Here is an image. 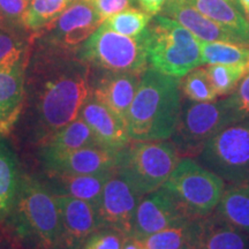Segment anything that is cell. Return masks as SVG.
<instances>
[{"instance_id": "obj_24", "label": "cell", "mask_w": 249, "mask_h": 249, "mask_svg": "<svg viewBox=\"0 0 249 249\" xmlns=\"http://www.w3.org/2000/svg\"><path fill=\"white\" fill-rule=\"evenodd\" d=\"M20 180L17 156L0 134V220L13 211Z\"/></svg>"}, {"instance_id": "obj_35", "label": "cell", "mask_w": 249, "mask_h": 249, "mask_svg": "<svg viewBox=\"0 0 249 249\" xmlns=\"http://www.w3.org/2000/svg\"><path fill=\"white\" fill-rule=\"evenodd\" d=\"M87 1L91 4L99 17L105 21L112 15L133 7L136 0H87Z\"/></svg>"}, {"instance_id": "obj_8", "label": "cell", "mask_w": 249, "mask_h": 249, "mask_svg": "<svg viewBox=\"0 0 249 249\" xmlns=\"http://www.w3.org/2000/svg\"><path fill=\"white\" fill-rule=\"evenodd\" d=\"M192 219L213 213L226 183L194 158H181L163 185Z\"/></svg>"}, {"instance_id": "obj_39", "label": "cell", "mask_w": 249, "mask_h": 249, "mask_svg": "<svg viewBox=\"0 0 249 249\" xmlns=\"http://www.w3.org/2000/svg\"><path fill=\"white\" fill-rule=\"evenodd\" d=\"M240 4L244 12H247L249 9V0H240Z\"/></svg>"}, {"instance_id": "obj_5", "label": "cell", "mask_w": 249, "mask_h": 249, "mask_svg": "<svg viewBox=\"0 0 249 249\" xmlns=\"http://www.w3.org/2000/svg\"><path fill=\"white\" fill-rule=\"evenodd\" d=\"M169 140L134 141L119 152L116 171L142 196L160 188L180 161Z\"/></svg>"}, {"instance_id": "obj_3", "label": "cell", "mask_w": 249, "mask_h": 249, "mask_svg": "<svg viewBox=\"0 0 249 249\" xmlns=\"http://www.w3.org/2000/svg\"><path fill=\"white\" fill-rule=\"evenodd\" d=\"M11 214L21 238L42 249H65L60 213L54 194L29 176L21 177Z\"/></svg>"}, {"instance_id": "obj_43", "label": "cell", "mask_w": 249, "mask_h": 249, "mask_svg": "<svg viewBox=\"0 0 249 249\" xmlns=\"http://www.w3.org/2000/svg\"><path fill=\"white\" fill-rule=\"evenodd\" d=\"M187 249H195V248H193V247H189V248H187Z\"/></svg>"}, {"instance_id": "obj_18", "label": "cell", "mask_w": 249, "mask_h": 249, "mask_svg": "<svg viewBox=\"0 0 249 249\" xmlns=\"http://www.w3.org/2000/svg\"><path fill=\"white\" fill-rule=\"evenodd\" d=\"M160 13L177 21L200 40L241 44L240 40L226 28L200 13L186 0H167Z\"/></svg>"}, {"instance_id": "obj_19", "label": "cell", "mask_w": 249, "mask_h": 249, "mask_svg": "<svg viewBox=\"0 0 249 249\" xmlns=\"http://www.w3.org/2000/svg\"><path fill=\"white\" fill-rule=\"evenodd\" d=\"M20 65L0 70V134L17 123L26 101V70Z\"/></svg>"}, {"instance_id": "obj_20", "label": "cell", "mask_w": 249, "mask_h": 249, "mask_svg": "<svg viewBox=\"0 0 249 249\" xmlns=\"http://www.w3.org/2000/svg\"><path fill=\"white\" fill-rule=\"evenodd\" d=\"M114 171L79 176H50L54 181L53 188L50 191H55V195H67L86 201L97 209L105 183Z\"/></svg>"}, {"instance_id": "obj_41", "label": "cell", "mask_w": 249, "mask_h": 249, "mask_svg": "<svg viewBox=\"0 0 249 249\" xmlns=\"http://www.w3.org/2000/svg\"><path fill=\"white\" fill-rule=\"evenodd\" d=\"M245 15H246V18H247V20L249 21V9L247 12H245Z\"/></svg>"}, {"instance_id": "obj_6", "label": "cell", "mask_w": 249, "mask_h": 249, "mask_svg": "<svg viewBox=\"0 0 249 249\" xmlns=\"http://www.w3.org/2000/svg\"><path fill=\"white\" fill-rule=\"evenodd\" d=\"M239 121L226 98L213 102H181L179 119L170 141L180 158H195L208 141L230 124Z\"/></svg>"}, {"instance_id": "obj_14", "label": "cell", "mask_w": 249, "mask_h": 249, "mask_svg": "<svg viewBox=\"0 0 249 249\" xmlns=\"http://www.w3.org/2000/svg\"><path fill=\"white\" fill-rule=\"evenodd\" d=\"M119 152L108 150L101 145H91L43 160L50 176H79L95 174L117 169Z\"/></svg>"}, {"instance_id": "obj_25", "label": "cell", "mask_w": 249, "mask_h": 249, "mask_svg": "<svg viewBox=\"0 0 249 249\" xmlns=\"http://www.w3.org/2000/svg\"><path fill=\"white\" fill-rule=\"evenodd\" d=\"M35 40L27 31L0 27V70L28 65Z\"/></svg>"}, {"instance_id": "obj_27", "label": "cell", "mask_w": 249, "mask_h": 249, "mask_svg": "<svg viewBox=\"0 0 249 249\" xmlns=\"http://www.w3.org/2000/svg\"><path fill=\"white\" fill-rule=\"evenodd\" d=\"M203 64L249 65V46L226 42L200 40Z\"/></svg>"}, {"instance_id": "obj_37", "label": "cell", "mask_w": 249, "mask_h": 249, "mask_svg": "<svg viewBox=\"0 0 249 249\" xmlns=\"http://www.w3.org/2000/svg\"><path fill=\"white\" fill-rule=\"evenodd\" d=\"M123 249H145L142 240L134 238V236H126L124 239Z\"/></svg>"}, {"instance_id": "obj_10", "label": "cell", "mask_w": 249, "mask_h": 249, "mask_svg": "<svg viewBox=\"0 0 249 249\" xmlns=\"http://www.w3.org/2000/svg\"><path fill=\"white\" fill-rule=\"evenodd\" d=\"M191 220L194 219L189 217L177 198L161 186L141 198L135 213L130 236L143 240L154 233Z\"/></svg>"}, {"instance_id": "obj_12", "label": "cell", "mask_w": 249, "mask_h": 249, "mask_svg": "<svg viewBox=\"0 0 249 249\" xmlns=\"http://www.w3.org/2000/svg\"><path fill=\"white\" fill-rule=\"evenodd\" d=\"M104 20L87 0H74L39 39L60 48L77 50Z\"/></svg>"}, {"instance_id": "obj_34", "label": "cell", "mask_w": 249, "mask_h": 249, "mask_svg": "<svg viewBox=\"0 0 249 249\" xmlns=\"http://www.w3.org/2000/svg\"><path fill=\"white\" fill-rule=\"evenodd\" d=\"M226 101L238 120L249 118V71L242 77L234 91L227 96Z\"/></svg>"}, {"instance_id": "obj_15", "label": "cell", "mask_w": 249, "mask_h": 249, "mask_svg": "<svg viewBox=\"0 0 249 249\" xmlns=\"http://www.w3.org/2000/svg\"><path fill=\"white\" fill-rule=\"evenodd\" d=\"M60 213L65 249H80L87 239L102 229L98 211L88 202L67 195H55Z\"/></svg>"}, {"instance_id": "obj_13", "label": "cell", "mask_w": 249, "mask_h": 249, "mask_svg": "<svg viewBox=\"0 0 249 249\" xmlns=\"http://www.w3.org/2000/svg\"><path fill=\"white\" fill-rule=\"evenodd\" d=\"M141 74L102 71L91 81V95L127 124L128 111L139 88Z\"/></svg>"}, {"instance_id": "obj_42", "label": "cell", "mask_w": 249, "mask_h": 249, "mask_svg": "<svg viewBox=\"0 0 249 249\" xmlns=\"http://www.w3.org/2000/svg\"><path fill=\"white\" fill-rule=\"evenodd\" d=\"M0 249H4V247H2V242H1V239H0Z\"/></svg>"}, {"instance_id": "obj_9", "label": "cell", "mask_w": 249, "mask_h": 249, "mask_svg": "<svg viewBox=\"0 0 249 249\" xmlns=\"http://www.w3.org/2000/svg\"><path fill=\"white\" fill-rule=\"evenodd\" d=\"M195 160L225 183L249 179V118L224 127Z\"/></svg>"}, {"instance_id": "obj_11", "label": "cell", "mask_w": 249, "mask_h": 249, "mask_svg": "<svg viewBox=\"0 0 249 249\" xmlns=\"http://www.w3.org/2000/svg\"><path fill=\"white\" fill-rule=\"evenodd\" d=\"M143 196L117 171L105 183L97 208L102 227L116 230L130 236L138 205Z\"/></svg>"}, {"instance_id": "obj_40", "label": "cell", "mask_w": 249, "mask_h": 249, "mask_svg": "<svg viewBox=\"0 0 249 249\" xmlns=\"http://www.w3.org/2000/svg\"><path fill=\"white\" fill-rule=\"evenodd\" d=\"M1 26H7V24H6L5 22H4V20H2V18L0 17V27Z\"/></svg>"}, {"instance_id": "obj_23", "label": "cell", "mask_w": 249, "mask_h": 249, "mask_svg": "<svg viewBox=\"0 0 249 249\" xmlns=\"http://www.w3.org/2000/svg\"><path fill=\"white\" fill-rule=\"evenodd\" d=\"M213 213L249 235V179L227 183Z\"/></svg>"}, {"instance_id": "obj_22", "label": "cell", "mask_w": 249, "mask_h": 249, "mask_svg": "<svg viewBox=\"0 0 249 249\" xmlns=\"http://www.w3.org/2000/svg\"><path fill=\"white\" fill-rule=\"evenodd\" d=\"M200 13L226 28L242 45L249 46V21L226 0H186Z\"/></svg>"}, {"instance_id": "obj_38", "label": "cell", "mask_w": 249, "mask_h": 249, "mask_svg": "<svg viewBox=\"0 0 249 249\" xmlns=\"http://www.w3.org/2000/svg\"><path fill=\"white\" fill-rule=\"evenodd\" d=\"M226 1H229L230 4L231 5H233L234 6V7L238 9V11H240L241 13H244L245 14V12H244V9H242V7H241V4H240V0H226Z\"/></svg>"}, {"instance_id": "obj_26", "label": "cell", "mask_w": 249, "mask_h": 249, "mask_svg": "<svg viewBox=\"0 0 249 249\" xmlns=\"http://www.w3.org/2000/svg\"><path fill=\"white\" fill-rule=\"evenodd\" d=\"M74 0H30L26 30L34 38L43 36Z\"/></svg>"}, {"instance_id": "obj_17", "label": "cell", "mask_w": 249, "mask_h": 249, "mask_svg": "<svg viewBox=\"0 0 249 249\" xmlns=\"http://www.w3.org/2000/svg\"><path fill=\"white\" fill-rule=\"evenodd\" d=\"M80 117L90 127L101 147L120 151L130 142L126 123L96 101L92 95L89 96L83 105Z\"/></svg>"}, {"instance_id": "obj_16", "label": "cell", "mask_w": 249, "mask_h": 249, "mask_svg": "<svg viewBox=\"0 0 249 249\" xmlns=\"http://www.w3.org/2000/svg\"><path fill=\"white\" fill-rule=\"evenodd\" d=\"M192 247L195 249H249V235L218 214L192 220Z\"/></svg>"}, {"instance_id": "obj_21", "label": "cell", "mask_w": 249, "mask_h": 249, "mask_svg": "<svg viewBox=\"0 0 249 249\" xmlns=\"http://www.w3.org/2000/svg\"><path fill=\"white\" fill-rule=\"evenodd\" d=\"M91 145L99 144L90 127L79 116L77 119L45 140L44 147L42 149V160L66 155L68 152Z\"/></svg>"}, {"instance_id": "obj_28", "label": "cell", "mask_w": 249, "mask_h": 249, "mask_svg": "<svg viewBox=\"0 0 249 249\" xmlns=\"http://www.w3.org/2000/svg\"><path fill=\"white\" fill-rule=\"evenodd\" d=\"M151 18L152 15L143 9L130 7L120 13L112 15L111 18L104 21V24L121 35L138 38L144 35Z\"/></svg>"}, {"instance_id": "obj_36", "label": "cell", "mask_w": 249, "mask_h": 249, "mask_svg": "<svg viewBox=\"0 0 249 249\" xmlns=\"http://www.w3.org/2000/svg\"><path fill=\"white\" fill-rule=\"evenodd\" d=\"M166 1L167 0H136V2L140 5L141 9L152 15V17L160 14L161 9H163Z\"/></svg>"}, {"instance_id": "obj_29", "label": "cell", "mask_w": 249, "mask_h": 249, "mask_svg": "<svg viewBox=\"0 0 249 249\" xmlns=\"http://www.w3.org/2000/svg\"><path fill=\"white\" fill-rule=\"evenodd\" d=\"M204 68L218 97L231 95L242 77L249 71V65L210 64Z\"/></svg>"}, {"instance_id": "obj_7", "label": "cell", "mask_w": 249, "mask_h": 249, "mask_svg": "<svg viewBox=\"0 0 249 249\" xmlns=\"http://www.w3.org/2000/svg\"><path fill=\"white\" fill-rule=\"evenodd\" d=\"M77 54L90 67L101 71L142 74L149 67L144 35L124 36L104 23L77 49Z\"/></svg>"}, {"instance_id": "obj_4", "label": "cell", "mask_w": 249, "mask_h": 249, "mask_svg": "<svg viewBox=\"0 0 249 249\" xmlns=\"http://www.w3.org/2000/svg\"><path fill=\"white\" fill-rule=\"evenodd\" d=\"M149 67L177 79L203 65L197 39L185 27L165 17L154 15L144 33Z\"/></svg>"}, {"instance_id": "obj_33", "label": "cell", "mask_w": 249, "mask_h": 249, "mask_svg": "<svg viewBox=\"0 0 249 249\" xmlns=\"http://www.w3.org/2000/svg\"><path fill=\"white\" fill-rule=\"evenodd\" d=\"M124 236L116 230L102 227L83 242L80 249H123Z\"/></svg>"}, {"instance_id": "obj_1", "label": "cell", "mask_w": 249, "mask_h": 249, "mask_svg": "<svg viewBox=\"0 0 249 249\" xmlns=\"http://www.w3.org/2000/svg\"><path fill=\"white\" fill-rule=\"evenodd\" d=\"M39 39V38H37ZM26 70V90L33 99L45 140L77 119L91 95V67L70 50L39 39Z\"/></svg>"}, {"instance_id": "obj_32", "label": "cell", "mask_w": 249, "mask_h": 249, "mask_svg": "<svg viewBox=\"0 0 249 249\" xmlns=\"http://www.w3.org/2000/svg\"><path fill=\"white\" fill-rule=\"evenodd\" d=\"M29 2L30 0H0V17L7 26L27 31L26 17Z\"/></svg>"}, {"instance_id": "obj_31", "label": "cell", "mask_w": 249, "mask_h": 249, "mask_svg": "<svg viewBox=\"0 0 249 249\" xmlns=\"http://www.w3.org/2000/svg\"><path fill=\"white\" fill-rule=\"evenodd\" d=\"M180 91L193 102H213L218 97L203 67H196L180 79Z\"/></svg>"}, {"instance_id": "obj_2", "label": "cell", "mask_w": 249, "mask_h": 249, "mask_svg": "<svg viewBox=\"0 0 249 249\" xmlns=\"http://www.w3.org/2000/svg\"><path fill=\"white\" fill-rule=\"evenodd\" d=\"M181 102L180 79L148 67L141 74L128 111L127 129L130 140H170L178 123Z\"/></svg>"}, {"instance_id": "obj_30", "label": "cell", "mask_w": 249, "mask_h": 249, "mask_svg": "<svg viewBox=\"0 0 249 249\" xmlns=\"http://www.w3.org/2000/svg\"><path fill=\"white\" fill-rule=\"evenodd\" d=\"M145 249H187L192 247V220L170 227L142 240Z\"/></svg>"}]
</instances>
